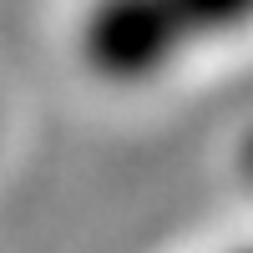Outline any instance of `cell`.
I'll use <instances>...</instances> for the list:
<instances>
[{"mask_svg":"<svg viewBox=\"0 0 253 253\" xmlns=\"http://www.w3.org/2000/svg\"><path fill=\"white\" fill-rule=\"evenodd\" d=\"M71 56L107 91H152L203 51L172 0H81Z\"/></svg>","mask_w":253,"mask_h":253,"instance_id":"1","label":"cell"},{"mask_svg":"<svg viewBox=\"0 0 253 253\" xmlns=\"http://www.w3.org/2000/svg\"><path fill=\"white\" fill-rule=\"evenodd\" d=\"M182 26L193 31L198 51H218L233 46L238 36L253 31V0H172Z\"/></svg>","mask_w":253,"mask_h":253,"instance_id":"2","label":"cell"},{"mask_svg":"<svg viewBox=\"0 0 253 253\" xmlns=\"http://www.w3.org/2000/svg\"><path fill=\"white\" fill-rule=\"evenodd\" d=\"M208 253H253V238L243 233V238H223V243H213Z\"/></svg>","mask_w":253,"mask_h":253,"instance_id":"3","label":"cell"},{"mask_svg":"<svg viewBox=\"0 0 253 253\" xmlns=\"http://www.w3.org/2000/svg\"><path fill=\"white\" fill-rule=\"evenodd\" d=\"M0 142H5V96H0Z\"/></svg>","mask_w":253,"mask_h":253,"instance_id":"4","label":"cell"}]
</instances>
